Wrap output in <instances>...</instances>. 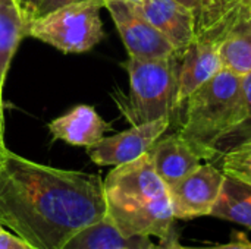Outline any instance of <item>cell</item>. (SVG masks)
I'll return each mask as SVG.
<instances>
[{"instance_id": "cell-1", "label": "cell", "mask_w": 251, "mask_h": 249, "mask_svg": "<svg viewBox=\"0 0 251 249\" xmlns=\"http://www.w3.org/2000/svg\"><path fill=\"white\" fill-rule=\"evenodd\" d=\"M99 175L35 163L9 150L0 161V223L32 249H62L106 219Z\"/></svg>"}, {"instance_id": "cell-2", "label": "cell", "mask_w": 251, "mask_h": 249, "mask_svg": "<svg viewBox=\"0 0 251 249\" xmlns=\"http://www.w3.org/2000/svg\"><path fill=\"white\" fill-rule=\"evenodd\" d=\"M107 214L118 232L129 238L176 236L169 189L156 173L150 154L116 166L103 181Z\"/></svg>"}, {"instance_id": "cell-3", "label": "cell", "mask_w": 251, "mask_h": 249, "mask_svg": "<svg viewBox=\"0 0 251 249\" xmlns=\"http://www.w3.org/2000/svg\"><path fill=\"white\" fill-rule=\"evenodd\" d=\"M181 54L159 59L128 57L124 68L129 76V92H115L113 100L122 116L132 125L157 119H174L176 103Z\"/></svg>"}, {"instance_id": "cell-4", "label": "cell", "mask_w": 251, "mask_h": 249, "mask_svg": "<svg viewBox=\"0 0 251 249\" xmlns=\"http://www.w3.org/2000/svg\"><path fill=\"white\" fill-rule=\"evenodd\" d=\"M241 101L243 76L222 69L185 101V116L178 134L203 160H209L212 144L237 122Z\"/></svg>"}, {"instance_id": "cell-5", "label": "cell", "mask_w": 251, "mask_h": 249, "mask_svg": "<svg viewBox=\"0 0 251 249\" xmlns=\"http://www.w3.org/2000/svg\"><path fill=\"white\" fill-rule=\"evenodd\" d=\"M104 0H82L34 18L26 34L62 53H85L104 37L100 10Z\"/></svg>"}, {"instance_id": "cell-6", "label": "cell", "mask_w": 251, "mask_h": 249, "mask_svg": "<svg viewBox=\"0 0 251 249\" xmlns=\"http://www.w3.org/2000/svg\"><path fill=\"white\" fill-rule=\"evenodd\" d=\"M104 7L112 16L129 57L159 59L178 53L166 37L144 18L135 3L104 0Z\"/></svg>"}, {"instance_id": "cell-7", "label": "cell", "mask_w": 251, "mask_h": 249, "mask_svg": "<svg viewBox=\"0 0 251 249\" xmlns=\"http://www.w3.org/2000/svg\"><path fill=\"white\" fill-rule=\"evenodd\" d=\"M226 175L212 163L200 164L184 179L169 186L175 219L191 220L210 216L216 205Z\"/></svg>"}, {"instance_id": "cell-8", "label": "cell", "mask_w": 251, "mask_h": 249, "mask_svg": "<svg viewBox=\"0 0 251 249\" xmlns=\"http://www.w3.org/2000/svg\"><path fill=\"white\" fill-rule=\"evenodd\" d=\"M171 119L163 117L132 126L128 131L101 138L87 148V154L97 166H122L147 154L169 129Z\"/></svg>"}, {"instance_id": "cell-9", "label": "cell", "mask_w": 251, "mask_h": 249, "mask_svg": "<svg viewBox=\"0 0 251 249\" xmlns=\"http://www.w3.org/2000/svg\"><path fill=\"white\" fill-rule=\"evenodd\" d=\"M222 69L224 68L219 57L218 44L196 38L181 53L179 59L176 92V103L179 109L185 104L194 91L210 81Z\"/></svg>"}, {"instance_id": "cell-10", "label": "cell", "mask_w": 251, "mask_h": 249, "mask_svg": "<svg viewBox=\"0 0 251 249\" xmlns=\"http://www.w3.org/2000/svg\"><path fill=\"white\" fill-rule=\"evenodd\" d=\"M135 4L179 54L196 40V18L179 3L174 0H146Z\"/></svg>"}, {"instance_id": "cell-11", "label": "cell", "mask_w": 251, "mask_h": 249, "mask_svg": "<svg viewBox=\"0 0 251 249\" xmlns=\"http://www.w3.org/2000/svg\"><path fill=\"white\" fill-rule=\"evenodd\" d=\"M47 129L53 141H63L74 147H91L97 144L104 134L112 129V125L107 123L93 106L79 104L72 110L53 119Z\"/></svg>"}, {"instance_id": "cell-12", "label": "cell", "mask_w": 251, "mask_h": 249, "mask_svg": "<svg viewBox=\"0 0 251 249\" xmlns=\"http://www.w3.org/2000/svg\"><path fill=\"white\" fill-rule=\"evenodd\" d=\"M153 167L169 188L201 164V156L178 132L159 139L149 151Z\"/></svg>"}, {"instance_id": "cell-13", "label": "cell", "mask_w": 251, "mask_h": 249, "mask_svg": "<svg viewBox=\"0 0 251 249\" xmlns=\"http://www.w3.org/2000/svg\"><path fill=\"white\" fill-rule=\"evenodd\" d=\"M28 22L16 0H0V90L21 40L28 35Z\"/></svg>"}, {"instance_id": "cell-14", "label": "cell", "mask_w": 251, "mask_h": 249, "mask_svg": "<svg viewBox=\"0 0 251 249\" xmlns=\"http://www.w3.org/2000/svg\"><path fill=\"white\" fill-rule=\"evenodd\" d=\"M222 68L238 76L251 73V16L235 23L218 43Z\"/></svg>"}, {"instance_id": "cell-15", "label": "cell", "mask_w": 251, "mask_h": 249, "mask_svg": "<svg viewBox=\"0 0 251 249\" xmlns=\"http://www.w3.org/2000/svg\"><path fill=\"white\" fill-rule=\"evenodd\" d=\"M212 217L238 223L251 229V186L229 176L225 178Z\"/></svg>"}, {"instance_id": "cell-16", "label": "cell", "mask_w": 251, "mask_h": 249, "mask_svg": "<svg viewBox=\"0 0 251 249\" xmlns=\"http://www.w3.org/2000/svg\"><path fill=\"white\" fill-rule=\"evenodd\" d=\"M251 142V73L243 76V101L237 122L210 147L209 160H221L226 153Z\"/></svg>"}, {"instance_id": "cell-17", "label": "cell", "mask_w": 251, "mask_h": 249, "mask_svg": "<svg viewBox=\"0 0 251 249\" xmlns=\"http://www.w3.org/2000/svg\"><path fill=\"white\" fill-rule=\"evenodd\" d=\"M62 249H134V238H124L106 217L76 233Z\"/></svg>"}, {"instance_id": "cell-18", "label": "cell", "mask_w": 251, "mask_h": 249, "mask_svg": "<svg viewBox=\"0 0 251 249\" xmlns=\"http://www.w3.org/2000/svg\"><path fill=\"white\" fill-rule=\"evenodd\" d=\"M219 161L226 176L251 186V142L226 153Z\"/></svg>"}, {"instance_id": "cell-19", "label": "cell", "mask_w": 251, "mask_h": 249, "mask_svg": "<svg viewBox=\"0 0 251 249\" xmlns=\"http://www.w3.org/2000/svg\"><path fill=\"white\" fill-rule=\"evenodd\" d=\"M159 249H251V241L240 232H234L232 233V239L226 244H219V245H210V247H188V245H182L181 242H178V236H172L171 239L160 242V245H157Z\"/></svg>"}, {"instance_id": "cell-20", "label": "cell", "mask_w": 251, "mask_h": 249, "mask_svg": "<svg viewBox=\"0 0 251 249\" xmlns=\"http://www.w3.org/2000/svg\"><path fill=\"white\" fill-rule=\"evenodd\" d=\"M176 3H179L181 6H184L185 9H188L190 12H193L196 22L209 10V7L212 6V3L215 0H174Z\"/></svg>"}, {"instance_id": "cell-21", "label": "cell", "mask_w": 251, "mask_h": 249, "mask_svg": "<svg viewBox=\"0 0 251 249\" xmlns=\"http://www.w3.org/2000/svg\"><path fill=\"white\" fill-rule=\"evenodd\" d=\"M0 249H32L22 238L0 230Z\"/></svg>"}, {"instance_id": "cell-22", "label": "cell", "mask_w": 251, "mask_h": 249, "mask_svg": "<svg viewBox=\"0 0 251 249\" xmlns=\"http://www.w3.org/2000/svg\"><path fill=\"white\" fill-rule=\"evenodd\" d=\"M76 1H82V0H43L41 4L38 6L37 12H35V16L34 18H38V16H43L49 12H53L59 7H63L66 4H71V3H76Z\"/></svg>"}, {"instance_id": "cell-23", "label": "cell", "mask_w": 251, "mask_h": 249, "mask_svg": "<svg viewBox=\"0 0 251 249\" xmlns=\"http://www.w3.org/2000/svg\"><path fill=\"white\" fill-rule=\"evenodd\" d=\"M16 1H18L21 10H22L24 16H25V19H26V22L29 25V22L34 19L35 12H37V9H38V6L41 4L43 0H16Z\"/></svg>"}, {"instance_id": "cell-24", "label": "cell", "mask_w": 251, "mask_h": 249, "mask_svg": "<svg viewBox=\"0 0 251 249\" xmlns=\"http://www.w3.org/2000/svg\"><path fill=\"white\" fill-rule=\"evenodd\" d=\"M134 249H159L150 238H134Z\"/></svg>"}, {"instance_id": "cell-25", "label": "cell", "mask_w": 251, "mask_h": 249, "mask_svg": "<svg viewBox=\"0 0 251 249\" xmlns=\"http://www.w3.org/2000/svg\"><path fill=\"white\" fill-rule=\"evenodd\" d=\"M0 150H7L4 145V117H3V100L0 90Z\"/></svg>"}, {"instance_id": "cell-26", "label": "cell", "mask_w": 251, "mask_h": 249, "mask_svg": "<svg viewBox=\"0 0 251 249\" xmlns=\"http://www.w3.org/2000/svg\"><path fill=\"white\" fill-rule=\"evenodd\" d=\"M128 1H132V3H143V1H146V0H128Z\"/></svg>"}, {"instance_id": "cell-27", "label": "cell", "mask_w": 251, "mask_h": 249, "mask_svg": "<svg viewBox=\"0 0 251 249\" xmlns=\"http://www.w3.org/2000/svg\"><path fill=\"white\" fill-rule=\"evenodd\" d=\"M4 151H6V150H0V161H1V157H3V154H4Z\"/></svg>"}, {"instance_id": "cell-28", "label": "cell", "mask_w": 251, "mask_h": 249, "mask_svg": "<svg viewBox=\"0 0 251 249\" xmlns=\"http://www.w3.org/2000/svg\"><path fill=\"white\" fill-rule=\"evenodd\" d=\"M0 230H3V225L0 223Z\"/></svg>"}]
</instances>
